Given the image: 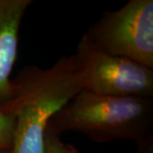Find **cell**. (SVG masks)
<instances>
[{"mask_svg":"<svg viewBox=\"0 0 153 153\" xmlns=\"http://www.w3.org/2000/svg\"><path fill=\"white\" fill-rule=\"evenodd\" d=\"M82 90L74 55L60 58L50 68H24L12 79L10 97L0 106V112L15 118L11 153H45L51 119Z\"/></svg>","mask_w":153,"mask_h":153,"instance_id":"obj_1","label":"cell"},{"mask_svg":"<svg viewBox=\"0 0 153 153\" xmlns=\"http://www.w3.org/2000/svg\"><path fill=\"white\" fill-rule=\"evenodd\" d=\"M153 100L145 97L100 96L82 90L53 116L48 127L82 133L96 142L130 140L148 148Z\"/></svg>","mask_w":153,"mask_h":153,"instance_id":"obj_2","label":"cell"},{"mask_svg":"<svg viewBox=\"0 0 153 153\" xmlns=\"http://www.w3.org/2000/svg\"><path fill=\"white\" fill-rule=\"evenodd\" d=\"M85 91L111 97L153 96V69L103 51L84 34L74 55Z\"/></svg>","mask_w":153,"mask_h":153,"instance_id":"obj_3","label":"cell"},{"mask_svg":"<svg viewBox=\"0 0 153 153\" xmlns=\"http://www.w3.org/2000/svg\"><path fill=\"white\" fill-rule=\"evenodd\" d=\"M97 47L153 69V1L130 0L85 33Z\"/></svg>","mask_w":153,"mask_h":153,"instance_id":"obj_4","label":"cell"},{"mask_svg":"<svg viewBox=\"0 0 153 153\" xmlns=\"http://www.w3.org/2000/svg\"><path fill=\"white\" fill-rule=\"evenodd\" d=\"M32 3V0H0V106L10 97L18 35L24 14Z\"/></svg>","mask_w":153,"mask_h":153,"instance_id":"obj_5","label":"cell"},{"mask_svg":"<svg viewBox=\"0 0 153 153\" xmlns=\"http://www.w3.org/2000/svg\"><path fill=\"white\" fill-rule=\"evenodd\" d=\"M14 130V116L0 112V150H12Z\"/></svg>","mask_w":153,"mask_h":153,"instance_id":"obj_6","label":"cell"},{"mask_svg":"<svg viewBox=\"0 0 153 153\" xmlns=\"http://www.w3.org/2000/svg\"><path fill=\"white\" fill-rule=\"evenodd\" d=\"M45 153H79L72 145L64 143L61 134L50 127H47L45 140Z\"/></svg>","mask_w":153,"mask_h":153,"instance_id":"obj_7","label":"cell"},{"mask_svg":"<svg viewBox=\"0 0 153 153\" xmlns=\"http://www.w3.org/2000/svg\"><path fill=\"white\" fill-rule=\"evenodd\" d=\"M0 153H11V150H0Z\"/></svg>","mask_w":153,"mask_h":153,"instance_id":"obj_8","label":"cell"}]
</instances>
